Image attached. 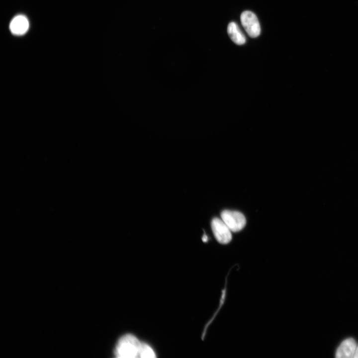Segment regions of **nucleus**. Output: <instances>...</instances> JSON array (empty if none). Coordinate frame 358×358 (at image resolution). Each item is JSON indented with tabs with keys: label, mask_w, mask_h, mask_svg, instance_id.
Returning a JSON list of instances; mask_svg holds the SVG:
<instances>
[{
	"label": "nucleus",
	"mask_w": 358,
	"mask_h": 358,
	"mask_svg": "<svg viewBox=\"0 0 358 358\" xmlns=\"http://www.w3.org/2000/svg\"><path fill=\"white\" fill-rule=\"evenodd\" d=\"M241 22L248 34L252 38L258 37L261 27L256 15L252 11H245L240 16Z\"/></svg>",
	"instance_id": "nucleus-3"
},
{
	"label": "nucleus",
	"mask_w": 358,
	"mask_h": 358,
	"mask_svg": "<svg viewBox=\"0 0 358 358\" xmlns=\"http://www.w3.org/2000/svg\"><path fill=\"white\" fill-rule=\"evenodd\" d=\"M29 22L27 18L24 15H19L14 17L9 24L11 32L15 35L24 34L28 30Z\"/></svg>",
	"instance_id": "nucleus-6"
},
{
	"label": "nucleus",
	"mask_w": 358,
	"mask_h": 358,
	"mask_svg": "<svg viewBox=\"0 0 358 358\" xmlns=\"http://www.w3.org/2000/svg\"><path fill=\"white\" fill-rule=\"evenodd\" d=\"M156 354L153 349L148 344L143 343L140 358H155Z\"/></svg>",
	"instance_id": "nucleus-8"
},
{
	"label": "nucleus",
	"mask_w": 358,
	"mask_h": 358,
	"mask_svg": "<svg viewBox=\"0 0 358 358\" xmlns=\"http://www.w3.org/2000/svg\"><path fill=\"white\" fill-rule=\"evenodd\" d=\"M354 358H358V346H357Z\"/></svg>",
	"instance_id": "nucleus-9"
},
{
	"label": "nucleus",
	"mask_w": 358,
	"mask_h": 358,
	"mask_svg": "<svg viewBox=\"0 0 358 358\" xmlns=\"http://www.w3.org/2000/svg\"><path fill=\"white\" fill-rule=\"evenodd\" d=\"M221 217L232 232L240 231L246 225L245 217L239 211L225 210L221 212Z\"/></svg>",
	"instance_id": "nucleus-2"
},
{
	"label": "nucleus",
	"mask_w": 358,
	"mask_h": 358,
	"mask_svg": "<svg viewBox=\"0 0 358 358\" xmlns=\"http://www.w3.org/2000/svg\"><path fill=\"white\" fill-rule=\"evenodd\" d=\"M211 228L214 237L219 243L226 244L231 240V231L222 219L213 218L211 221Z\"/></svg>",
	"instance_id": "nucleus-4"
},
{
	"label": "nucleus",
	"mask_w": 358,
	"mask_h": 358,
	"mask_svg": "<svg viewBox=\"0 0 358 358\" xmlns=\"http://www.w3.org/2000/svg\"><path fill=\"white\" fill-rule=\"evenodd\" d=\"M137 338L132 334H126L118 340L114 354L117 358H140L142 345Z\"/></svg>",
	"instance_id": "nucleus-1"
},
{
	"label": "nucleus",
	"mask_w": 358,
	"mask_h": 358,
	"mask_svg": "<svg viewBox=\"0 0 358 358\" xmlns=\"http://www.w3.org/2000/svg\"><path fill=\"white\" fill-rule=\"evenodd\" d=\"M202 241L203 242H206L207 241V237L206 235H204L202 237Z\"/></svg>",
	"instance_id": "nucleus-10"
},
{
	"label": "nucleus",
	"mask_w": 358,
	"mask_h": 358,
	"mask_svg": "<svg viewBox=\"0 0 358 358\" xmlns=\"http://www.w3.org/2000/svg\"><path fill=\"white\" fill-rule=\"evenodd\" d=\"M227 32L231 40L237 45H242L246 42V37L234 22H230L227 28Z\"/></svg>",
	"instance_id": "nucleus-7"
},
{
	"label": "nucleus",
	"mask_w": 358,
	"mask_h": 358,
	"mask_svg": "<svg viewBox=\"0 0 358 358\" xmlns=\"http://www.w3.org/2000/svg\"><path fill=\"white\" fill-rule=\"evenodd\" d=\"M356 348V342L354 339L351 338L345 339L338 348L336 352V357L338 358H354Z\"/></svg>",
	"instance_id": "nucleus-5"
}]
</instances>
